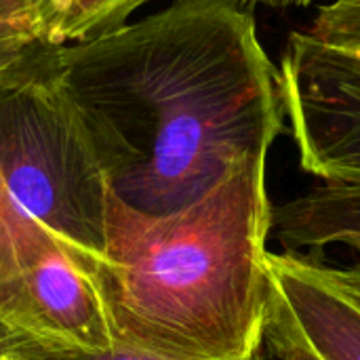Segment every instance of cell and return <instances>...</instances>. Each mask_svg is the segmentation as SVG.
Here are the masks:
<instances>
[{"instance_id":"cell-1","label":"cell","mask_w":360,"mask_h":360,"mask_svg":"<svg viewBox=\"0 0 360 360\" xmlns=\"http://www.w3.org/2000/svg\"><path fill=\"white\" fill-rule=\"evenodd\" d=\"M114 194L175 211L236 169L268 160L285 129L278 70L245 0H175L122 27L49 46Z\"/></svg>"},{"instance_id":"cell-2","label":"cell","mask_w":360,"mask_h":360,"mask_svg":"<svg viewBox=\"0 0 360 360\" xmlns=\"http://www.w3.org/2000/svg\"><path fill=\"white\" fill-rule=\"evenodd\" d=\"M268 160L196 200L146 213L108 192L95 285L114 344L167 360H243L270 316Z\"/></svg>"},{"instance_id":"cell-3","label":"cell","mask_w":360,"mask_h":360,"mask_svg":"<svg viewBox=\"0 0 360 360\" xmlns=\"http://www.w3.org/2000/svg\"><path fill=\"white\" fill-rule=\"evenodd\" d=\"M44 51L0 72V175L11 196L51 228L95 281L112 184Z\"/></svg>"},{"instance_id":"cell-4","label":"cell","mask_w":360,"mask_h":360,"mask_svg":"<svg viewBox=\"0 0 360 360\" xmlns=\"http://www.w3.org/2000/svg\"><path fill=\"white\" fill-rule=\"evenodd\" d=\"M0 321L51 350L116 346L95 281L70 247L11 196L2 175Z\"/></svg>"},{"instance_id":"cell-5","label":"cell","mask_w":360,"mask_h":360,"mask_svg":"<svg viewBox=\"0 0 360 360\" xmlns=\"http://www.w3.org/2000/svg\"><path fill=\"white\" fill-rule=\"evenodd\" d=\"M278 91L306 173L360 186V55L306 30L287 38Z\"/></svg>"},{"instance_id":"cell-6","label":"cell","mask_w":360,"mask_h":360,"mask_svg":"<svg viewBox=\"0 0 360 360\" xmlns=\"http://www.w3.org/2000/svg\"><path fill=\"white\" fill-rule=\"evenodd\" d=\"M266 331L293 338L325 360H360V302L340 289L325 264L304 253H268Z\"/></svg>"},{"instance_id":"cell-7","label":"cell","mask_w":360,"mask_h":360,"mask_svg":"<svg viewBox=\"0 0 360 360\" xmlns=\"http://www.w3.org/2000/svg\"><path fill=\"white\" fill-rule=\"evenodd\" d=\"M272 236L289 253L327 247L360 253V186L321 184L272 207Z\"/></svg>"},{"instance_id":"cell-8","label":"cell","mask_w":360,"mask_h":360,"mask_svg":"<svg viewBox=\"0 0 360 360\" xmlns=\"http://www.w3.org/2000/svg\"><path fill=\"white\" fill-rule=\"evenodd\" d=\"M148 2L152 0H51V46L114 32Z\"/></svg>"},{"instance_id":"cell-9","label":"cell","mask_w":360,"mask_h":360,"mask_svg":"<svg viewBox=\"0 0 360 360\" xmlns=\"http://www.w3.org/2000/svg\"><path fill=\"white\" fill-rule=\"evenodd\" d=\"M51 46V0H0V72Z\"/></svg>"},{"instance_id":"cell-10","label":"cell","mask_w":360,"mask_h":360,"mask_svg":"<svg viewBox=\"0 0 360 360\" xmlns=\"http://www.w3.org/2000/svg\"><path fill=\"white\" fill-rule=\"evenodd\" d=\"M15 356L19 360H167L141 354V352H135L129 348H120V346H114V348L101 350V352H84V350H51V348H42L32 342L21 344L15 350ZM243 360H266V356L262 350H257L255 354Z\"/></svg>"},{"instance_id":"cell-11","label":"cell","mask_w":360,"mask_h":360,"mask_svg":"<svg viewBox=\"0 0 360 360\" xmlns=\"http://www.w3.org/2000/svg\"><path fill=\"white\" fill-rule=\"evenodd\" d=\"M266 340H268L272 352L281 360H325L321 359L314 350H310L308 346H304L302 342H297L293 338L266 331Z\"/></svg>"},{"instance_id":"cell-12","label":"cell","mask_w":360,"mask_h":360,"mask_svg":"<svg viewBox=\"0 0 360 360\" xmlns=\"http://www.w3.org/2000/svg\"><path fill=\"white\" fill-rule=\"evenodd\" d=\"M327 276L344 289L348 295H352L356 302H360V262H354L350 266H327L325 264Z\"/></svg>"},{"instance_id":"cell-13","label":"cell","mask_w":360,"mask_h":360,"mask_svg":"<svg viewBox=\"0 0 360 360\" xmlns=\"http://www.w3.org/2000/svg\"><path fill=\"white\" fill-rule=\"evenodd\" d=\"M25 342H30V340L23 338L21 333H17L15 329H11L8 325H4L0 321V360L4 359V356H8V354H13Z\"/></svg>"},{"instance_id":"cell-14","label":"cell","mask_w":360,"mask_h":360,"mask_svg":"<svg viewBox=\"0 0 360 360\" xmlns=\"http://www.w3.org/2000/svg\"><path fill=\"white\" fill-rule=\"evenodd\" d=\"M249 2H259V4H266V6H310L314 0H249Z\"/></svg>"},{"instance_id":"cell-15","label":"cell","mask_w":360,"mask_h":360,"mask_svg":"<svg viewBox=\"0 0 360 360\" xmlns=\"http://www.w3.org/2000/svg\"><path fill=\"white\" fill-rule=\"evenodd\" d=\"M2 360H19L17 359V356H15V352H13V354H8V356H4V359Z\"/></svg>"},{"instance_id":"cell-16","label":"cell","mask_w":360,"mask_h":360,"mask_svg":"<svg viewBox=\"0 0 360 360\" xmlns=\"http://www.w3.org/2000/svg\"><path fill=\"white\" fill-rule=\"evenodd\" d=\"M352 53H354V51H352ZM359 55H360V53H359Z\"/></svg>"}]
</instances>
